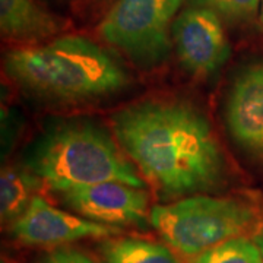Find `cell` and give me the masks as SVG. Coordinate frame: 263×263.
I'll list each match as a JSON object with an SVG mask.
<instances>
[{
  "label": "cell",
  "mask_w": 263,
  "mask_h": 263,
  "mask_svg": "<svg viewBox=\"0 0 263 263\" xmlns=\"http://www.w3.org/2000/svg\"><path fill=\"white\" fill-rule=\"evenodd\" d=\"M104 263H183L170 246L139 237H108L100 247Z\"/></svg>",
  "instance_id": "7c38bea8"
},
{
  "label": "cell",
  "mask_w": 263,
  "mask_h": 263,
  "mask_svg": "<svg viewBox=\"0 0 263 263\" xmlns=\"http://www.w3.org/2000/svg\"><path fill=\"white\" fill-rule=\"evenodd\" d=\"M171 35L181 65L193 75H212L230 57L226 31L212 10L196 6L183 10L173 22Z\"/></svg>",
  "instance_id": "52a82bcc"
},
{
  "label": "cell",
  "mask_w": 263,
  "mask_h": 263,
  "mask_svg": "<svg viewBox=\"0 0 263 263\" xmlns=\"http://www.w3.org/2000/svg\"><path fill=\"white\" fill-rule=\"evenodd\" d=\"M41 181L28 167H3L0 176V214L3 224L15 222L28 209L41 187Z\"/></svg>",
  "instance_id": "8fae6325"
},
{
  "label": "cell",
  "mask_w": 263,
  "mask_h": 263,
  "mask_svg": "<svg viewBox=\"0 0 263 263\" xmlns=\"http://www.w3.org/2000/svg\"><path fill=\"white\" fill-rule=\"evenodd\" d=\"M5 69L25 91L65 103L114 94L129 84L113 54L79 35L15 48L5 59Z\"/></svg>",
  "instance_id": "7a4b0ae2"
},
{
  "label": "cell",
  "mask_w": 263,
  "mask_h": 263,
  "mask_svg": "<svg viewBox=\"0 0 263 263\" xmlns=\"http://www.w3.org/2000/svg\"><path fill=\"white\" fill-rule=\"evenodd\" d=\"M62 202L78 215L105 226L143 224L148 195L141 187L120 181H103L56 192Z\"/></svg>",
  "instance_id": "ba28073f"
},
{
  "label": "cell",
  "mask_w": 263,
  "mask_h": 263,
  "mask_svg": "<svg viewBox=\"0 0 263 263\" xmlns=\"http://www.w3.org/2000/svg\"><path fill=\"white\" fill-rule=\"evenodd\" d=\"M262 22H263V0H262Z\"/></svg>",
  "instance_id": "e0dca14e"
},
{
  "label": "cell",
  "mask_w": 263,
  "mask_h": 263,
  "mask_svg": "<svg viewBox=\"0 0 263 263\" xmlns=\"http://www.w3.org/2000/svg\"><path fill=\"white\" fill-rule=\"evenodd\" d=\"M149 222L177 253L196 256L212 246L260 228V212L238 197L193 195L151 209Z\"/></svg>",
  "instance_id": "277c9868"
},
{
  "label": "cell",
  "mask_w": 263,
  "mask_h": 263,
  "mask_svg": "<svg viewBox=\"0 0 263 263\" xmlns=\"http://www.w3.org/2000/svg\"><path fill=\"white\" fill-rule=\"evenodd\" d=\"M227 124L243 149L263 160V63L247 66L235 78L227 103Z\"/></svg>",
  "instance_id": "9c48e42d"
},
{
  "label": "cell",
  "mask_w": 263,
  "mask_h": 263,
  "mask_svg": "<svg viewBox=\"0 0 263 263\" xmlns=\"http://www.w3.org/2000/svg\"><path fill=\"white\" fill-rule=\"evenodd\" d=\"M181 0H116L98 32L111 47L145 69L168 56L170 27Z\"/></svg>",
  "instance_id": "5b68a950"
},
{
  "label": "cell",
  "mask_w": 263,
  "mask_h": 263,
  "mask_svg": "<svg viewBox=\"0 0 263 263\" xmlns=\"http://www.w3.org/2000/svg\"><path fill=\"white\" fill-rule=\"evenodd\" d=\"M253 241H254V245L257 246V249L260 250V253H262L263 256V224L260 226V228L254 233Z\"/></svg>",
  "instance_id": "2e32d148"
},
{
  "label": "cell",
  "mask_w": 263,
  "mask_h": 263,
  "mask_svg": "<svg viewBox=\"0 0 263 263\" xmlns=\"http://www.w3.org/2000/svg\"><path fill=\"white\" fill-rule=\"evenodd\" d=\"M3 263H6V262H5V260H3ZM8 263H9V262H8Z\"/></svg>",
  "instance_id": "ac0fdd59"
},
{
  "label": "cell",
  "mask_w": 263,
  "mask_h": 263,
  "mask_svg": "<svg viewBox=\"0 0 263 263\" xmlns=\"http://www.w3.org/2000/svg\"><path fill=\"white\" fill-rule=\"evenodd\" d=\"M192 263H263V256L253 240L235 237L193 256Z\"/></svg>",
  "instance_id": "4fadbf2b"
},
{
  "label": "cell",
  "mask_w": 263,
  "mask_h": 263,
  "mask_svg": "<svg viewBox=\"0 0 263 263\" xmlns=\"http://www.w3.org/2000/svg\"><path fill=\"white\" fill-rule=\"evenodd\" d=\"M120 143L89 122H65L47 130L29 151L27 167L54 192L103 181L145 187Z\"/></svg>",
  "instance_id": "3957f363"
},
{
  "label": "cell",
  "mask_w": 263,
  "mask_h": 263,
  "mask_svg": "<svg viewBox=\"0 0 263 263\" xmlns=\"http://www.w3.org/2000/svg\"><path fill=\"white\" fill-rule=\"evenodd\" d=\"M114 135L136 168L165 197L219 187L224 154L206 117L181 101H145L114 116Z\"/></svg>",
  "instance_id": "6da1fadb"
},
{
  "label": "cell",
  "mask_w": 263,
  "mask_h": 263,
  "mask_svg": "<svg viewBox=\"0 0 263 263\" xmlns=\"http://www.w3.org/2000/svg\"><path fill=\"white\" fill-rule=\"evenodd\" d=\"M62 21L35 0H0L2 35L35 43L62 31Z\"/></svg>",
  "instance_id": "30bf717a"
},
{
  "label": "cell",
  "mask_w": 263,
  "mask_h": 263,
  "mask_svg": "<svg viewBox=\"0 0 263 263\" xmlns=\"http://www.w3.org/2000/svg\"><path fill=\"white\" fill-rule=\"evenodd\" d=\"M10 231L19 243L32 247H56L82 238H108L122 233L120 227L105 226L73 215L46 199L35 196L28 209L10 224Z\"/></svg>",
  "instance_id": "8992f818"
},
{
  "label": "cell",
  "mask_w": 263,
  "mask_h": 263,
  "mask_svg": "<svg viewBox=\"0 0 263 263\" xmlns=\"http://www.w3.org/2000/svg\"><path fill=\"white\" fill-rule=\"evenodd\" d=\"M196 8L215 12L230 22H246L254 18L259 0H189Z\"/></svg>",
  "instance_id": "5bb4252c"
},
{
  "label": "cell",
  "mask_w": 263,
  "mask_h": 263,
  "mask_svg": "<svg viewBox=\"0 0 263 263\" xmlns=\"http://www.w3.org/2000/svg\"><path fill=\"white\" fill-rule=\"evenodd\" d=\"M38 263H95L91 257H88L75 249H57L43 257Z\"/></svg>",
  "instance_id": "9a60e30c"
}]
</instances>
